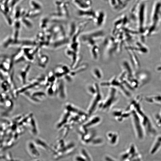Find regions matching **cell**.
Instances as JSON below:
<instances>
[{
  "label": "cell",
  "mask_w": 161,
  "mask_h": 161,
  "mask_svg": "<svg viewBox=\"0 0 161 161\" xmlns=\"http://www.w3.org/2000/svg\"><path fill=\"white\" fill-rule=\"evenodd\" d=\"M39 51L36 54L37 56L36 64L38 67L44 68L46 67L49 61V58L46 55L41 54V53Z\"/></svg>",
  "instance_id": "obj_1"
},
{
  "label": "cell",
  "mask_w": 161,
  "mask_h": 161,
  "mask_svg": "<svg viewBox=\"0 0 161 161\" xmlns=\"http://www.w3.org/2000/svg\"><path fill=\"white\" fill-rule=\"evenodd\" d=\"M30 65L26 64L19 71L18 76L22 83L24 85L26 83V78L27 74L30 69Z\"/></svg>",
  "instance_id": "obj_2"
},
{
  "label": "cell",
  "mask_w": 161,
  "mask_h": 161,
  "mask_svg": "<svg viewBox=\"0 0 161 161\" xmlns=\"http://www.w3.org/2000/svg\"><path fill=\"white\" fill-rule=\"evenodd\" d=\"M57 93L59 97L61 99H64L66 97L64 85L63 81L60 80L58 81L57 84Z\"/></svg>",
  "instance_id": "obj_3"
},
{
  "label": "cell",
  "mask_w": 161,
  "mask_h": 161,
  "mask_svg": "<svg viewBox=\"0 0 161 161\" xmlns=\"http://www.w3.org/2000/svg\"><path fill=\"white\" fill-rule=\"evenodd\" d=\"M14 41L12 35H8L4 38L1 43V46L6 48L13 45Z\"/></svg>",
  "instance_id": "obj_4"
},
{
  "label": "cell",
  "mask_w": 161,
  "mask_h": 161,
  "mask_svg": "<svg viewBox=\"0 0 161 161\" xmlns=\"http://www.w3.org/2000/svg\"><path fill=\"white\" fill-rule=\"evenodd\" d=\"M27 123L33 131L34 132L37 131L36 122L32 116L29 118Z\"/></svg>",
  "instance_id": "obj_5"
},
{
  "label": "cell",
  "mask_w": 161,
  "mask_h": 161,
  "mask_svg": "<svg viewBox=\"0 0 161 161\" xmlns=\"http://www.w3.org/2000/svg\"><path fill=\"white\" fill-rule=\"evenodd\" d=\"M49 22V20L46 17L42 19L39 24L40 28L44 31L48 29V26Z\"/></svg>",
  "instance_id": "obj_6"
},
{
  "label": "cell",
  "mask_w": 161,
  "mask_h": 161,
  "mask_svg": "<svg viewBox=\"0 0 161 161\" xmlns=\"http://www.w3.org/2000/svg\"><path fill=\"white\" fill-rule=\"evenodd\" d=\"M66 112L64 114L62 118L61 119L57 124V127H60L67 122L68 117L69 115V112L66 110Z\"/></svg>",
  "instance_id": "obj_7"
},
{
  "label": "cell",
  "mask_w": 161,
  "mask_h": 161,
  "mask_svg": "<svg viewBox=\"0 0 161 161\" xmlns=\"http://www.w3.org/2000/svg\"><path fill=\"white\" fill-rule=\"evenodd\" d=\"M27 17L23 18L21 20H20L21 23L26 27L28 29H31L32 28L33 25L31 21L29 19H27Z\"/></svg>",
  "instance_id": "obj_8"
},
{
  "label": "cell",
  "mask_w": 161,
  "mask_h": 161,
  "mask_svg": "<svg viewBox=\"0 0 161 161\" xmlns=\"http://www.w3.org/2000/svg\"><path fill=\"white\" fill-rule=\"evenodd\" d=\"M31 95L35 98L40 100L39 98H43L46 95L45 93L42 91H37L33 92Z\"/></svg>",
  "instance_id": "obj_9"
},
{
  "label": "cell",
  "mask_w": 161,
  "mask_h": 161,
  "mask_svg": "<svg viewBox=\"0 0 161 161\" xmlns=\"http://www.w3.org/2000/svg\"><path fill=\"white\" fill-rule=\"evenodd\" d=\"M93 75L94 77L97 79H100L102 78V72L100 69L97 67H95L93 69Z\"/></svg>",
  "instance_id": "obj_10"
},
{
  "label": "cell",
  "mask_w": 161,
  "mask_h": 161,
  "mask_svg": "<svg viewBox=\"0 0 161 161\" xmlns=\"http://www.w3.org/2000/svg\"><path fill=\"white\" fill-rule=\"evenodd\" d=\"M47 94L49 96H52L55 94V92L53 89L51 84L47 86Z\"/></svg>",
  "instance_id": "obj_11"
},
{
  "label": "cell",
  "mask_w": 161,
  "mask_h": 161,
  "mask_svg": "<svg viewBox=\"0 0 161 161\" xmlns=\"http://www.w3.org/2000/svg\"><path fill=\"white\" fill-rule=\"evenodd\" d=\"M160 0V1H161V0Z\"/></svg>",
  "instance_id": "obj_12"
}]
</instances>
